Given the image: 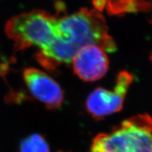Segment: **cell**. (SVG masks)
Returning a JSON list of instances; mask_svg holds the SVG:
<instances>
[{"label": "cell", "instance_id": "6da1fadb", "mask_svg": "<svg viewBox=\"0 0 152 152\" xmlns=\"http://www.w3.org/2000/svg\"><path fill=\"white\" fill-rule=\"evenodd\" d=\"M57 30L58 37L77 53L87 45H96L111 53L117 49L105 19L96 10L83 8L71 15L58 16Z\"/></svg>", "mask_w": 152, "mask_h": 152}, {"label": "cell", "instance_id": "7a4b0ae2", "mask_svg": "<svg viewBox=\"0 0 152 152\" xmlns=\"http://www.w3.org/2000/svg\"><path fill=\"white\" fill-rule=\"evenodd\" d=\"M57 18L46 11L23 13L7 21L6 34L14 42L17 51L34 46L45 49L58 37Z\"/></svg>", "mask_w": 152, "mask_h": 152}, {"label": "cell", "instance_id": "3957f363", "mask_svg": "<svg viewBox=\"0 0 152 152\" xmlns=\"http://www.w3.org/2000/svg\"><path fill=\"white\" fill-rule=\"evenodd\" d=\"M132 81V74L125 71L120 72L113 90L99 87L90 93L85 102L87 112L96 120L119 112L123 109L125 95Z\"/></svg>", "mask_w": 152, "mask_h": 152}, {"label": "cell", "instance_id": "277c9868", "mask_svg": "<svg viewBox=\"0 0 152 152\" xmlns=\"http://www.w3.org/2000/svg\"><path fill=\"white\" fill-rule=\"evenodd\" d=\"M23 80L28 90L36 99L49 109H56L64 102V92L60 85L45 72L28 68L23 72Z\"/></svg>", "mask_w": 152, "mask_h": 152}, {"label": "cell", "instance_id": "5b68a950", "mask_svg": "<svg viewBox=\"0 0 152 152\" xmlns=\"http://www.w3.org/2000/svg\"><path fill=\"white\" fill-rule=\"evenodd\" d=\"M72 62L74 73L87 82L101 79L109 69V58L106 52L96 45L82 47Z\"/></svg>", "mask_w": 152, "mask_h": 152}, {"label": "cell", "instance_id": "8992f818", "mask_svg": "<svg viewBox=\"0 0 152 152\" xmlns=\"http://www.w3.org/2000/svg\"><path fill=\"white\" fill-rule=\"evenodd\" d=\"M126 132L128 152H152V118L141 114L121 123Z\"/></svg>", "mask_w": 152, "mask_h": 152}, {"label": "cell", "instance_id": "52a82bcc", "mask_svg": "<svg viewBox=\"0 0 152 152\" xmlns=\"http://www.w3.org/2000/svg\"><path fill=\"white\" fill-rule=\"evenodd\" d=\"M90 152H128L126 132L121 125L110 133H101L92 142Z\"/></svg>", "mask_w": 152, "mask_h": 152}, {"label": "cell", "instance_id": "ba28073f", "mask_svg": "<svg viewBox=\"0 0 152 152\" xmlns=\"http://www.w3.org/2000/svg\"><path fill=\"white\" fill-rule=\"evenodd\" d=\"M20 152H50V149L45 137L39 134H33L20 142Z\"/></svg>", "mask_w": 152, "mask_h": 152}, {"label": "cell", "instance_id": "9c48e42d", "mask_svg": "<svg viewBox=\"0 0 152 152\" xmlns=\"http://www.w3.org/2000/svg\"><path fill=\"white\" fill-rule=\"evenodd\" d=\"M135 11H146L151 7V4L145 0H130Z\"/></svg>", "mask_w": 152, "mask_h": 152}, {"label": "cell", "instance_id": "30bf717a", "mask_svg": "<svg viewBox=\"0 0 152 152\" xmlns=\"http://www.w3.org/2000/svg\"><path fill=\"white\" fill-rule=\"evenodd\" d=\"M107 4V0H93V4L96 9L99 11L102 10Z\"/></svg>", "mask_w": 152, "mask_h": 152}, {"label": "cell", "instance_id": "8fae6325", "mask_svg": "<svg viewBox=\"0 0 152 152\" xmlns=\"http://www.w3.org/2000/svg\"><path fill=\"white\" fill-rule=\"evenodd\" d=\"M150 60H151V61L152 62V52H151V55H150Z\"/></svg>", "mask_w": 152, "mask_h": 152}]
</instances>
